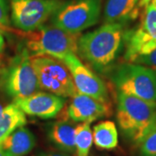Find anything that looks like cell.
Wrapping results in <instances>:
<instances>
[{"instance_id": "4", "label": "cell", "mask_w": 156, "mask_h": 156, "mask_svg": "<svg viewBox=\"0 0 156 156\" xmlns=\"http://www.w3.org/2000/svg\"><path fill=\"white\" fill-rule=\"evenodd\" d=\"M117 93L156 102V70L133 62L124 63L114 69L111 76Z\"/></svg>"}, {"instance_id": "10", "label": "cell", "mask_w": 156, "mask_h": 156, "mask_svg": "<svg viewBox=\"0 0 156 156\" xmlns=\"http://www.w3.org/2000/svg\"><path fill=\"white\" fill-rule=\"evenodd\" d=\"M61 61L69 69L79 93L91 96L108 104V93L106 84L95 73L85 66L76 54H69Z\"/></svg>"}, {"instance_id": "8", "label": "cell", "mask_w": 156, "mask_h": 156, "mask_svg": "<svg viewBox=\"0 0 156 156\" xmlns=\"http://www.w3.org/2000/svg\"><path fill=\"white\" fill-rule=\"evenodd\" d=\"M31 62L36 70L41 89L62 97H73L77 93L67 67L50 56H34Z\"/></svg>"}, {"instance_id": "9", "label": "cell", "mask_w": 156, "mask_h": 156, "mask_svg": "<svg viewBox=\"0 0 156 156\" xmlns=\"http://www.w3.org/2000/svg\"><path fill=\"white\" fill-rule=\"evenodd\" d=\"M62 3V0H11V22L22 31H32L44 25Z\"/></svg>"}, {"instance_id": "17", "label": "cell", "mask_w": 156, "mask_h": 156, "mask_svg": "<svg viewBox=\"0 0 156 156\" xmlns=\"http://www.w3.org/2000/svg\"><path fill=\"white\" fill-rule=\"evenodd\" d=\"M93 141L100 149L110 150L118 145V132L115 124L105 121L96 124L93 130Z\"/></svg>"}, {"instance_id": "12", "label": "cell", "mask_w": 156, "mask_h": 156, "mask_svg": "<svg viewBox=\"0 0 156 156\" xmlns=\"http://www.w3.org/2000/svg\"><path fill=\"white\" fill-rule=\"evenodd\" d=\"M108 113V104L79 92L72 97L67 110L69 118L76 122H92L106 116Z\"/></svg>"}, {"instance_id": "14", "label": "cell", "mask_w": 156, "mask_h": 156, "mask_svg": "<svg viewBox=\"0 0 156 156\" xmlns=\"http://www.w3.org/2000/svg\"><path fill=\"white\" fill-rule=\"evenodd\" d=\"M35 145L34 134L24 127L16 129L0 143L6 156L26 155L33 149Z\"/></svg>"}, {"instance_id": "26", "label": "cell", "mask_w": 156, "mask_h": 156, "mask_svg": "<svg viewBox=\"0 0 156 156\" xmlns=\"http://www.w3.org/2000/svg\"><path fill=\"white\" fill-rule=\"evenodd\" d=\"M4 108H5V107H3V105H2V104L0 103V114L2 113V111H3V109H4Z\"/></svg>"}, {"instance_id": "1", "label": "cell", "mask_w": 156, "mask_h": 156, "mask_svg": "<svg viewBox=\"0 0 156 156\" xmlns=\"http://www.w3.org/2000/svg\"><path fill=\"white\" fill-rule=\"evenodd\" d=\"M125 25L104 23L101 27L80 36L77 53L100 73L111 70L122 50Z\"/></svg>"}, {"instance_id": "25", "label": "cell", "mask_w": 156, "mask_h": 156, "mask_svg": "<svg viewBox=\"0 0 156 156\" xmlns=\"http://www.w3.org/2000/svg\"><path fill=\"white\" fill-rule=\"evenodd\" d=\"M0 156H6L5 154V152H4L3 149L1 148V147H0Z\"/></svg>"}, {"instance_id": "7", "label": "cell", "mask_w": 156, "mask_h": 156, "mask_svg": "<svg viewBox=\"0 0 156 156\" xmlns=\"http://www.w3.org/2000/svg\"><path fill=\"white\" fill-rule=\"evenodd\" d=\"M4 88L14 99L24 98L40 91V85L36 70L31 62V56L26 49L12 59L4 73Z\"/></svg>"}, {"instance_id": "19", "label": "cell", "mask_w": 156, "mask_h": 156, "mask_svg": "<svg viewBox=\"0 0 156 156\" xmlns=\"http://www.w3.org/2000/svg\"><path fill=\"white\" fill-rule=\"evenodd\" d=\"M139 147L140 156H156V126Z\"/></svg>"}, {"instance_id": "13", "label": "cell", "mask_w": 156, "mask_h": 156, "mask_svg": "<svg viewBox=\"0 0 156 156\" xmlns=\"http://www.w3.org/2000/svg\"><path fill=\"white\" fill-rule=\"evenodd\" d=\"M140 0H108L104 9V23L127 25L139 13Z\"/></svg>"}, {"instance_id": "6", "label": "cell", "mask_w": 156, "mask_h": 156, "mask_svg": "<svg viewBox=\"0 0 156 156\" xmlns=\"http://www.w3.org/2000/svg\"><path fill=\"white\" fill-rule=\"evenodd\" d=\"M144 7L139 24L124 32V58L128 62L156 49V0H150Z\"/></svg>"}, {"instance_id": "5", "label": "cell", "mask_w": 156, "mask_h": 156, "mask_svg": "<svg viewBox=\"0 0 156 156\" xmlns=\"http://www.w3.org/2000/svg\"><path fill=\"white\" fill-rule=\"evenodd\" d=\"M101 0L62 1L53 15L50 23L71 34H80L99 21Z\"/></svg>"}, {"instance_id": "18", "label": "cell", "mask_w": 156, "mask_h": 156, "mask_svg": "<svg viewBox=\"0 0 156 156\" xmlns=\"http://www.w3.org/2000/svg\"><path fill=\"white\" fill-rule=\"evenodd\" d=\"M90 124L91 122H86L76 126L75 136L76 156H89L93 144V132Z\"/></svg>"}, {"instance_id": "21", "label": "cell", "mask_w": 156, "mask_h": 156, "mask_svg": "<svg viewBox=\"0 0 156 156\" xmlns=\"http://www.w3.org/2000/svg\"><path fill=\"white\" fill-rule=\"evenodd\" d=\"M133 63H137L140 65H144L147 67L152 68L154 69H156V49L151 51L150 53H147L145 55H140L135 57Z\"/></svg>"}, {"instance_id": "23", "label": "cell", "mask_w": 156, "mask_h": 156, "mask_svg": "<svg viewBox=\"0 0 156 156\" xmlns=\"http://www.w3.org/2000/svg\"><path fill=\"white\" fill-rule=\"evenodd\" d=\"M4 47H5V39L2 34V30H0V52L4 50Z\"/></svg>"}, {"instance_id": "2", "label": "cell", "mask_w": 156, "mask_h": 156, "mask_svg": "<svg viewBox=\"0 0 156 156\" xmlns=\"http://www.w3.org/2000/svg\"><path fill=\"white\" fill-rule=\"evenodd\" d=\"M116 120L124 137L140 146L156 126V102L117 93Z\"/></svg>"}, {"instance_id": "20", "label": "cell", "mask_w": 156, "mask_h": 156, "mask_svg": "<svg viewBox=\"0 0 156 156\" xmlns=\"http://www.w3.org/2000/svg\"><path fill=\"white\" fill-rule=\"evenodd\" d=\"M9 6L7 0H0V30L2 31L9 30Z\"/></svg>"}, {"instance_id": "24", "label": "cell", "mask_w": 156, "mask_h": 156, "mask_svg": "<svg viewBox=\"0 0 156 156\" xmlns=\"http://www.w3.org/2000/svg\"><path fill=\"white\" fill-rule=\"evenodd\" d=\"M150 2V0H140V4H139V6L140 8H142V7H144L146 6L148 3Z\"/></svg>"}, {"instance_id": "22", "label": "cell", "mask_w": 156, "mask_h": 156, "mask_svg": "<svg viewBox=\"0 0 156 156\" xmlns=\"http://www.w3.org/2000/svg\"><path fill=\"white\" fill-rule=\"evenodd\" d=\"M37 156H71L69 153H60V152H49V153H41Z\"/></svg>"}, {"instance_id": "3", "label": "cell", "mask_w": 156, "mask_h": 156, "mask_svg": "<svg viewBox=\"0 0 156 156\" xmlns=\"http://www.w3.org/2000/svg\"><path fill=\"white\" fill-rule=\"evenodd\" d=\"M79 37V34L69 33L52 24H44L24 34L25 49L31 57L50 56L61 61L69 54L77 53Z\"/></svg>"}, {"instance_id": "15", "label": "cell", "mask_w": 156, "mask_h": 156, "mask_svg": "<svg viewBox=\"0 0 156 156\" xmlns=\"http://www.w3.org/2000/svg\"><path fill=\"white\" fill-rule=\"evenodd\" d=\"M76 126L72 122L66 120L56 122L49 128V139L57 148L65 153L73 154L76 152L75 136Z\"/></svg>"}, {"instance_id": "11", "label": "cell", "mask_w": 156, "mask_h": 156, "mask_svg": "<svg viewBox=\"0 0 156 156\" xmlns=\"http://www.w3.org/2000/svg\"><path fill=\"white\" fill-rule=\"evenodd\" d=\"M24 114L42 119L56 117L64 106L65 98L48 92H37L33 95L17 98L13 101Z\"/></svg>"}, {"instance_id": "16", "label": "cell", "mask_w": 156, "mask_h": 156, "mask_svg": "<svg viewBox=\"0 0 156 156\" xmlns=\"http://www.w3.org/2000/svg\"><path fill=\"white\" fill-rule=\"evenodd\" d=\"M27 122L24 112L14 102L4 108L0 114V143L17 128Z\"/></svg>"}]
</instances>
